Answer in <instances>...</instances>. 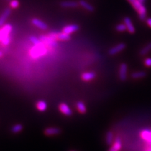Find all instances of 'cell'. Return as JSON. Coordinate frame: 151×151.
I'll list each match as a JSON object with an SVG mask.
<instances>
[{
    "mask_svg": "<svg viewBox=\"0 0 151 151\" xmlns=\"http://www.w3.org/2000/svg\"><path fill=\"white\" fill-rule=\"evenodd\" d=\"M133 7L135 10L138 13L139 18L140 20L144 21L146 19L147 16V9L144 6L143 3L139 0H127Z\"/></svg>",
    "mask_w": 151,
    "mask_h": 151,
    "instance_id": "obj_1",
    "label": "cell"
},
{
    "mask_svg": "<svg viewBox=\"0 0 151 151\" xmlns=\"http://www.w3.org/2000/svg\"><path fill=\"white\" fill-rule=\"evenodd\" d=\"M43 44L39 45H35V47H33L31 51V55L32 56V58H39V57L43 55L45 53L46 49L44 47V46L42 45Z\"/></svg>",
    "mask_w": 151,
    "mask_h": 151,
    "instance_id": "obj_2",
    "label": "cell"
},
{
    "mask_svg": "<svg viewBox=\"0 0 151 151\" xmlns=\"http://www.w3.org/2000/svg\"><path fill=\"white\" fill-rule=\"evenodd\" d=\"M53 39L57 40H65L68 41L70 39V35L69 34H65L64 32H50L48 34Z\"/></svg>",
    "mask_w": 151,
    "mask_h": 151,
    "instance_id": "obj_3",
    "label": "cell"
},
{
    "mask_svg": "<svg viewBox=\"0 0 151 151\" xmlns=\"http://www.w3.org/2000/svg\"><path fill=\"white\" fill-rule=\"evenodd\" d=\"M59 111L65 116H71L73 115V111L69 105L65 103H60L58 106Z\"/></svg>",
    "mask_w": 151,
    "mask_h": 151,
    "instance_id": "obj_4",
    "label": "cell"
},
{
    "mask_svg": "<svg viewBox=\"0 0 151 151\" xmlns=\"http://www.w3.org/2000/svg\"><path fill=\"white\" fill-rule=\"evenodd\" d=\"M39 39L44 44H46L50 47H56L58 45V42H56V40L53 39L49 35H41Z\"/></svg>",
    "mask_w": 151,
    "mask_h": 151,
    "instance_id": "obj_5",
    "label": "cell"
},
{
    "mask_svg": "<svg viewBox=\"0 0 151 151\" xmlns=\"http://www.w3.org/2000/svg\"><path fill=\"white\" fill-rule=\"evenodd\" d=\"M127 72H128V65L126 63H122L119 68V76L122 81H125L127 78Z\"/></svg>",
    "mask_w": 151,
    "mask_h": 151,
    "instance_id": "obj_6",
    "label": "cell"
},
{
    "mask_svg": "<svg viewBox=\"0 0 151 151\" xmlns=\"http://www.w3.org/2000/svg\"><path fill=\"white\" fill-rule=\"evenodd\" d=\"M61 130L58 127H47L44 130V134L47 137H52L58 135L60 134Z\"/></svg>",
    "mask_w": 151,
    "mask_h": 151,
    "instance_id": "obj_7",
    "label": "cell"
},
{
    "mask_svg": "<svg viewBox=\"0 0 151 151\" xmlns=\"http://www.w3.org/2000/svg\"><path fill=\"white\" fill-rule=\"evenodd\" d=\"M126 44L124 43H120L117 44L115 47H113L112 48L109 49V50H108V54L110 55H114L115 54H119L126 48Z\"/></svg>",
    "mask_w": 151,
    "mask_h": 151,
    "instance_id": "obj_8",
    "label": "cell"
},
{
    "mask_svg": "<svg viewBox=\"0 0 151 151\" xmlns=\"http://www.w3.org/2000/svg\"><path fill=\"white\" fill-rule=\"evenodd\" d=\"M140 136L141 139L151 145V130L149 129H144L140 132Z\"/></svg>",
    "mask_w": 151,
    "mask_h": 151,
    "instance_id": "obj_9",
    "label": "cell"
},
{
    "mask_svg": "<svg viewBox=\"0 0 151 151\" xmlns=\"http://www.w3.org/2000/svg\"><path fill=\"white\" fill-rule=\"evenodd\" d=\"M122 140L119 137H117L115 139L114 142L111 145V147L108 150V151H120L122 149Z\"/></svg>",
    "mask_w": 151,
    "mask_h": 151,
    "instance_id": "obj_10",
    "label": "cell"
},
{
    "mask_svg": "<svg viewBox=\"0 0 151 151\" xmlns=\"http://www.w3.org/2000/svg\"><path fill=\"white\" fill-rule=\"evenodd\" d=\"M32 23L33 25H34L35 27L40 28V29L42 30H46L48 29V25L39 18H33L32 20Z\"/></svg>",
    "mask_w": 151,
    "mask_h": 151,
    "instance_id": "obj_11",
    "label": "cell"
},
{
    "mask_svg": "<svg viewBox=\"0 0 151 151\" xmlns=\"http://www.w3.org/2000/svg\"><path fill=\"white\" fill-rule=\"evenodd\" d=\"M124 22L127 26V31L130 33V34H134L135 32V28L133 24V23H132L131 19L128 17H126L124 19Z\"/></svg>",
    "mask_w": 151,
    "mask_h": 151,
    "instance_id": "obj_12",
    "label": "cell"
},
{
    "mask_svg": "<svg viewBox=\"0 0 151 151\" xmlns=\"http://www.w3.org/2000/svg\"><path fill=\"white\" fill-rule=\"evenodd\" d=\"M12 28V25L10 24H7L2 28V29L0 30V40H1L4 37L8 35L11 32Z\"/></svg>",
    "mask_w": 151,
    "mask_h": 151,
    "instance_id": "obj_13",
    "label": "cell"
},
{
    "mask_svg": "<svg viewBox=\"0 0 151 151\" xmlns=\"http://www.w3.org/2000/svg\"><path fill=\"white\" fill-rule=\"evenodd\" d=\"M79 29V26L76 24H73V25H69L68 26H65L64 27L63 32L65 33V34H71L73 33L77 32Z\"/></svg>",
    "mask_w": 151,
    "mask_h": 151,
    "instance_id": "obj_14",
    "label": "cell"
},
{
    "mask_svg": "<svg viewBox=\"0 0 151 151\" xmlns=\"http://www.w3.org/2000/svg\"><path fill=\"white\" fill-rule=\"evenodd\" d=\"M96 77V74L94 72H86L82 74L81 79L83 81L88 82L91 81Z\"/></svg>",
    "mask_w": 151,
    "mask_h": 151,
    "instance_id": "obj_15",
    "label": "cell"
},
{
    "mask_svg": "<svg viewBox=\"0 0 151 151\" xmlns=\"http://www.w3.org/2000/svg\"><path fill=\"white\" fill-rule=\"evenodd\" d=\"M47 106H48L47 103L44 100H39L35 104L37 110L40 112H44L46 111L47 109Z\"/></svg>",
    "mask_w": 151,
    "mask_h": 151,
    "instance_id": "obj_16",
    "label": "cell"
},
{
    "mask_svg": "<svg viewBox=\"0 0 151 151\" xmlns=\"http://www.w3.org/2000/svg\"><path fill=\"white\" fill-rule=\"evenodd\" d=\"M10 14L11 9L9 8H7L6 9H5V10L2 13L1 16L0 17V26H3L4 25V23L6 21L7 18L10 15Z\"/></svg>",
    "mask_w": 151,
    "mask_h": 151,
    "instance_id": "obj_17",
    "label": "cell"
},
{
    "mask_svg": "<svg viewBox=\"0 0 151 151\" xmlns=\"http://www.w3.org/2000/svg\"><path fill=\"white\" fill-rule=\"evenodd\" d=\"M60 5L63 8H76L78 7L79 4L76 1H64L60 3Z\"/></svg>",
    "mask_w": 151,
    "mask_h": 151,
    "instance_id": "obj_18",
    "label": "cell"
},
{
    "mask_svg": "<svg viewBox=\"0 0 151 151\" xmlns=\"http://www.w3.org/2000/svg\"><path fill=\"white\" fill-rule=\"evenodd\" d=\"M76 109L78 111L79 113H81V114H85L87 111L86 105L81 101H79L76 103Z\"/></svg>",
    "mask_w": 151,
    "mask_h": 151,
    "instance_id": "obj_19",
    "label": "cell"
},
{
    "mask_svg": "<svg viewBox=\"0 0 151 151\" xmlns=\"http://www.w3.org/2000/svg\"><path fill=\"white\" fill-rule=\"evenodd\" d=\"M115 138H114V134H113V132L111 131H108L106 134V137H105V141H106V144L108 145H111L114 142Z\"/></svg>",
    "mask_w": 151,
    "mask_h": 151,
    "instance_id": "obj_20",
    "label": "cell"
},
{
    "mask_svg": "<svg viewBox=\"0 0 151 151\" xmlns=\"http://www.w3.org/2000/svg\"><path fill=\"white\" fill-rule=\"evenodd\" d=\"M79 5H81L83 8L86 9V10L90 12H93L94 11V8L93 6L91 4H89V3L86 2L84 0H80L79 2Z\"/></svg>",
    "mask_w": 151,
    "mask_h": 151,
    "instance_id": "obj_21",
    "label": "cell"
},
{
    "mask_svg": "<svg viewBox=\"0 0 151 151\" xmlns=\"http://www.w3.org/2000/svg\"><path fill=\"white\" fill-rule=\"evenodd\" d=\"M146 75H147V74H146V73L145 71L141 70V71L134 72L132 74L131 76L134 79H142V78H145L146 76Z\"/></svg>",
    "mask_w": 151,
    "mask_h": 151,
    "instance_id": "obj_22",
    "label": "cell"
},
{
    "mask_svg": "<svg viewBox=\"0 0 151 151\" xmlns=\"http://www.w3.org/2000/svg\"><path fill=\"white\" fill-rule=\"evenodd\" d=\"M23 130V126L20 124H17L13 125L11 129V131L13 134H19L22 132Z\"/></svg>",
    "mask_w": 151,
    "mask_h": 151,
    "instance_id": "obj_23",
    "label": "cell"
},
{
    "mask_svg": "<svg viewBox=\"0 0 151 151\" xmlns=\"http://www.w3.org/2000/svg\"><path fill=\"white\" fill-rule=\"evenodd\" d=\"M151 51V42L148 43L145 46H144L142 49L140 50L139 54L140 55H145L147 54Z\"/></svg>",
    "mask_w": 151,
    "mask_h": 151,
    "instance_id": "obj_24",
    "label": "cell"
},
{
    "mask_svg": "<svg viewBox=\"0 0 151 151\" xmlns=\"http://www.w3.org/2000/svg\"><path fill=\"white\" fill-rule=\"evenodd\" d=\"M30 40L32 43L34 44L35 45H39L44 44L43 42L40 40V39H38V38H37L35 36H31L30 37Z\"/></svg>",
    "mask_w": 151,
    "mask_h": 151,
    "instance_id": "obj_25",
    "label": "cell"
},
{
    "mask_svg": "<svg viewBox=\"0 0 151 151\" xmlns=\"http://www.w3.org/2000/svg\"><path fill=\"white\" fill-rule=\"evenodd\" d=\"M115 29L117 32H125L126 30H127V28L126 25L125 23H120V24L117 25Z\"/></svg>",
    "mask_w": 151,
    "mask_h": 151,
    "instance_id": "obj_26",
    "label": "cell"
},
{
    "mask_svg": "<svg viewBox=\"0 0 151 151\" xmlns=\"http://www.w3.org/2000/svg\"><path fill=\"white\" fill-rule=\"evenodd\" d=\"M19 1L18 0H12L10 1V6L13 8H17L19 6Z\"/></svg>",
    "mask_w": 151,
    "mask_h": 151,
    "instance_id": "obj_27",
    "label": "cell"
},
{
    "mask_svg": "<svg viewBox=\"0 0 151 151\" xmlns=\"http://www.w3.org/2000/svg\"><path fill=\"white\" fill-rule=\"evenodd\" d=\"M1 42L4 45H7L9 44V42H10V38H9L8 35H7L3 38V39L1 40Z\"/></svg>",
    "mask_w": 151,
    "mask_h": 151,
    "instance_id": "obj_28",
    "label": "cell"
},
{
    "mask_svg": "<svg viewBox=\"0 0 151 151\" xmlns=\"http://www.w3.org/2000/svg\"><path fill=\"white\" fill-rule=\"evenodd\" d=\"M144 64L145 66H147L148 68L151 67V58H148L147 59H145L144 60Z\"/></svg>",
    "mask_w": 151,
    "mask_h": 151,
    "instance_id": "obj_29",
    "label": "cell"
},
{
    "mask_svg": "<svg viewBox=\"0 0 151 151\" xmlns=\"http://www.w3.org/2000/svg\"><path fill=\"white\" fill-rule=\"evenodd\" d=\"M146 22H147V24L149 27L151 28V18H149L146 20Z\"/></svg>",
    "mask_w": 151,
    "mask_h": 151,
    "instance_id": "obj_30",
    "label": "cell"
},
{
    "mask_svg": "<svg viewBox=\"0 0 151 151\" xmlns=\"http://www.w3.org/2000/svg\"><path fill=\"white\" fill-rule=\"evenodd\" d=\"M2 56H3V52H2L0 51V58H1Z\"/></svg>",
    "mask_w": 151,
    "mask_h": 151,
    "instance_id": "obj_31",
    "label": "cell"
},
{
    "mask_svg": "<svg viewBox=\"0 0 151 151\" xmlns=\"http://www.w3.org/2000/svg\"><path fill=\"white\" fill-rule=\"evenodd\" d=\"M139 1H141L142 3H144V1H145V0H139Z\"/></svg>",
    "mask_w": 151,
    "mask_h": 151,
    "instance_id": "obj_32",
    "label": "cell"
},
{
    "mask_svg": "<svg viewBox=\"0 0 151 151\" xmlns=\"http://www.w3.org/2000/svg\"><path fill=\"white\" fill-rule=\"evenodd\" d=\"M6 1H11L12 0H6Z\"/></svg>",
    "mask_w": 151,
    "mask_h": 151,
    "instance_id": "obj_33",
    "label": "cell"
},
{
    "mask_svg": "<svg viewBox=\"0 0 151 151\" xmlns=\"http://www.w3.org/2000/svg\"><path fill=\"white\" fill-rule=\"evenodd\" d=\"M69 151H76V150H69Z\"/></svg>",
    "mask_w": 151,
    "mask_h": 151,
    "instance_id": "obj_34",
    "label": "cell"
}]
</instances>
